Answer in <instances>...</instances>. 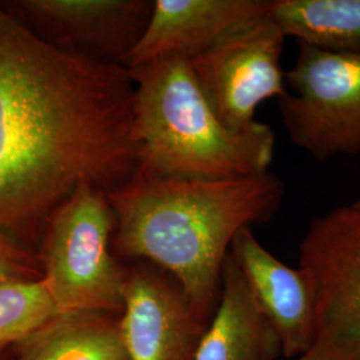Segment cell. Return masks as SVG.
Segmentation results:
<instances>
[{
  "mask_svg": "<svg viewBox=\"0 0 360 360\" xmlns=\"http://www.w3.org/2000/svg\"><path fill=\"white\" fill-rule=\"evenodd\" d=\"M3 6L49 44L123 65L150 22L151 0H16Z\"/></svg>",
  "mask_w": 360,
  "mask_h": 360,
  "instance_id": "obj_8",
  "label": "cell"
},
{
  "mask_svg": "<svg viewBox=\"0 0 360 360\" xmlns=\"http://www.w3.org/2000/svg\"><path fill=\"white\" fill-rule=\"evenodd\" d=\"M285 38L333 52H360V0H267Z\"/></svg>",
  "mask_w": 360,
  "mask_h": 360,
  "instance_id": "obj_14",
  "label": "cell"
},
{
  "mask_svg": "<svg viewBox=\"0 0 360 360\" xmlns=\"http://www.w3.org/2000/svg\"><path fill=\"white\" fill-rule=\"evenodd\" d=\"M299 269L315 303L319 360H360V210L338 207L314 219L299 245Z\"/></svg>",
  "mask_w": 360,
  "mask_h": 360,
  "instance_id": "obj_6",
  "label": "cell"
},
{
  "mask_svg": "<svg viewBox=\"0 0 360 360\" xmlns=\"http://www.w3.org/2000/svg\"><path fill=\"white\" fill-rule=\"evenodd\" d=\"M4 354H6V348L0 349V360H4Z\"/></svg>",
  "mask_w": 360,
  "mask_h": 360,
  "instance_id": "obj_19",
  "label": "cell"
},
{
  "mask_svg": "<svg viewBox=\"0 0 360 360\" xmlns=\"http://www.w3.org/2000/svg\"><path fill=\"white\" fill-rule=\"evenodd\" d=\"M58 309L43 279L0 285V349L10 347Z\"/></svg>",
  "mask_w": 360,
  "mask_h": 360,
  "instance_id": "obj_15",
  "label": "cell"
},
{
  "mask_svg": "<svg viewBox=\"0 0 360 360\" xmlns=\"http://www.w3.org/2000/svg\"><path fill=\"white\" fill-rule=\"evenodd\" d=\"M296 360H319L318 358H315L312 354H306V355H303V356H300V358H297Z\"/></svg>",
  "mask_w": 360,
  "mask_h": 360,
  "instance_id": "obj_17",
  "label": "cell"
},
{
  "mask_svg": "<svg viewBox=\"0 0 360 360\" xmlns=\"http://www.w3.org/2000/svg\"><path fill=\"white\" fill-rule=\"evenodd\" d=\"M267 11V0H155L150 22L123 67L165 56L187 60Z\"/></svg>",
  "mask_w": 360,
  "mask_h": 360,
  "instance_id": "obj_11",
  "label": "cell"
},
{
  "mask_svg": "<svg viewBox=\"0 0 360 360\" xmlns=\"http://www.w3.org/2000/svg\"><path fill=\"white\" fill-rule=\"evenodd\" d=\"M115 229L107 193L91 181L79 183L53 211L37 254L58 312L120 315L124 266L112 252Z\"/></svg>",
  "mask_w": 360,
  "mask_h": 360,
  "instance_id": "obj_4",
  "label": "cell"
},
{
  "mask_svg": "<svg viewBox=\"0 0 360 360\" xmlns=\"http://www.w3.org/2000/svg\"><path fill=\"white\" fill-rule=\"evenodd\" d=\"M349 206H352L354 208H356V210H360V196L355 202H352Z\"/></svg>",
  "mask_w": 360,
  "mask_h": 360,
  "instance_id": "obj_18",
  "label": "cell"
},
{
  "mask_svg": "<svg viewBox=\"0 0 360 360\" xmlns=\"http://www.w3.org/2000/svg\"><path fill=\"white\" fill-rule=\"evenodd\" d=\"M41 264L37 251L0 232V285L20 281H40Z\"/></svg>",
  "mask_w": 360,
  "mask_h": 360,
  "instance_id": "obj_16",
  "label": "cell"
},
{
  "mask_svg": "<svg viewBox=\"0 0 360 360\" xmlns=\"http://www.w3.org/2000/svg\"><path fill=\"white\" fill-rule=\"evenodd\" d=\"M230 254L279 336L284 356L297 359L309 354L315 338V303L309 276L274 257L251 227L235 235Z\"/></svg>",
  "mask_w": 360,
  "mask_h": 360,
  "instance_id": "obj_10",
  "label": "cell"
},
{
  "mask_svg": "<svg viewBox=\"0 0 360 360\" xmlns=\"http://www.w3.org/2000/svg\"><path fill=\"white\" fill-rule=\"evenodd\" d=\"M281 355L279 336L229 254L221 271L217 309L207 323L193 360H278Z\"/></svg>",
  "mask_w": 360,
  "mask_h": 360,
  "instance_id": "obj_12",
  "label": "cell"
},
{
  "mask_svg": "<svg viewBox=\"0 0 360 360\" xmlns=\"http://www.w3.org/2000/svg\"><path fill=\"white\" fill-rule=\"evenodd\" d=\"M13 360H129L119 315L56 312L7 347Z\"/></svg>",
  "mask_w": 360,
  "mask_h": 360,
  "instance_id": "obj_13",
  "label": "cell"
},
{
  "mask_svg": "<svg viewBox=\"0 0 360 360\" xmlns=\"http://www.w3.org/2000/svg\"><path fill=\"white\" fill-rule=\"evenodd\" d=\"M284 39L266 11L188 60L208 103L229 127H250L260 104L287 94Z\"/></svg>",
  "mask_w": 360,
  "mask_h": 360,
  "instance_id": "obj_7",
  "label": "cell"
},
{
  "mask_svg": "<svg viewBox=\"0 0 360 360\" xmlns=\"http://www.w3.org/2000/svg\"><path fill=\"white\" fill-rule=\"evenodd\" d=\"M129 70L134 82L138 171L183 179H231L269 172L276 136L255 120L229 127L208 103L190 62L165 56Z\"/></svg>",
  "mask_w": 360,
  "mask_h": 360,
  "instance_id": "obj_3",
  "label": "cell"
},
{
  "mask_svg": "<svg viewBox=\"0 0 360 360\" xmlns=\"http://www.w3.org/2000/svg\"><path fill=\"white\" fill-rule=\"evenodd\" d=\"M279 111L290 141L319 162L360 154V52L297 43Z\"/></svg>",
  "mask_w": 360,
  "mask_h": 360,
  "instance_id": "obj_5",
  "label": "cell"
},
{
  "mask_svg": "<svg viewBox=\"0 0 360 360\" xmlns=\"http://www.w3.org/2000/svg\"><path fill=\"white\" fill-rule=\"evenodd\" d=\"M285 186L272 172L231 179H183L138 171L107 193L115 214L119 257L166 271L195 315L208 323L235 235L270 221Z\"/></svg>",
  "mask_w": 360,
  "mask_h": 360,
  "instance_id": "obj_2",
  "label": "cell"
},
{
  "mask_svg": "<svg viewBox=\"0 0 360 360\" xmlns=\"http://www.w3.org/2000/svg\"><path fill=\"white\" fill-rule=\"evenodd\" d=\"M122 302L129 360H193L207 324L169 274L142 260L124 266Z\"/></svg>",
  "mask_w": 360,
  "mask_h": 360,
  "instance_id": "obj_9",
  "label": "cell"
},
{
  "mask_svg": "<svg viewBox=\"0 0 360 360\" xmlns=\"http://www.w3.org/2000/svg\"><path fill=\"white\" fill-rule=\"evenodd\" d=\"M129 70L60 51L0 4V232L37 251L79 183L134 176Z\"/></svg>",
  "mask_w": 360,
  "mask_h": 360,
  "instance_id": "obj_1",
  "label": "cell"
}]
</instances>
